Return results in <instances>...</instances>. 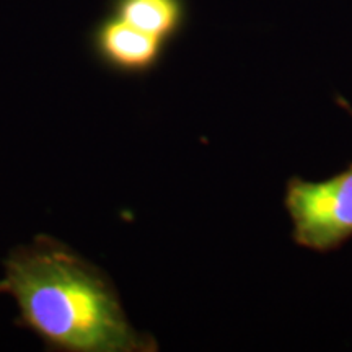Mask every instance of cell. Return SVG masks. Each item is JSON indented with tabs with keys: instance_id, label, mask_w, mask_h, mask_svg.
Wrapping results in <instances>:
<instances>
[{
	"instance_id": "6da1fadb",
	"label": "cell",
	"mask_w": 352,
	"mask_h": 352,
	"mask_svg": "<svg viewBox=\"0 0 352 352\" xmlns=\"http://www.w3.org/2000/svg\"><path fill=\"white\" fill-rule=\"evenodd\" d=\"M0 294L16 303L15 324L51 352H153L151 334L131 324L107 272L50 235L3 259Z\"/></svg>"
},
{
	"instance_id": "7a4b0ae2",
	"label": "cell",
	"mask_w": 352,
	"mask_h": 352,
	"mask_svg": "<svg viewBox=\"0 0 352 352\" xmlns=\"http://www.w3.org/2000/svg\"><path fill=\"white\" fill-rule=\"evenodd\" d=\"M285 209L297 245L327 253L346 243L352 239V164L324 182L290 179Z\"/></svg>"
},
{
	"instance_id": "3957f363",
	"label": "cell",
	"mask_w": 352,
	"mask_h": 352,
	"mask_svg": "<svg viewBox=\"0 0 352 352\" xmlns=\"http://www.w3.org/2000/svg\"><path fill=\"white\" fill-rule=\"evenodd\" d=\"M90 51L101 67L120 76H144L160 64L166 43L109 13L90 32Z\"/></svg>"
},
{
	"instance_id": "277c9868",
	"label": "cell",
	"mask_w": 352,
	"mask_h": 352,
	"mask_svg": "<svg viewBox=\"0 0 352 352\" xmlns=\"http://www.w3.org/2000/svg\"><path fill=\"white\" fill-rule=\"evenodd\" d=\"M109 10L165 43L178 36L188 20L186 0H111Z\"/></svg>"
}]
</instances>
